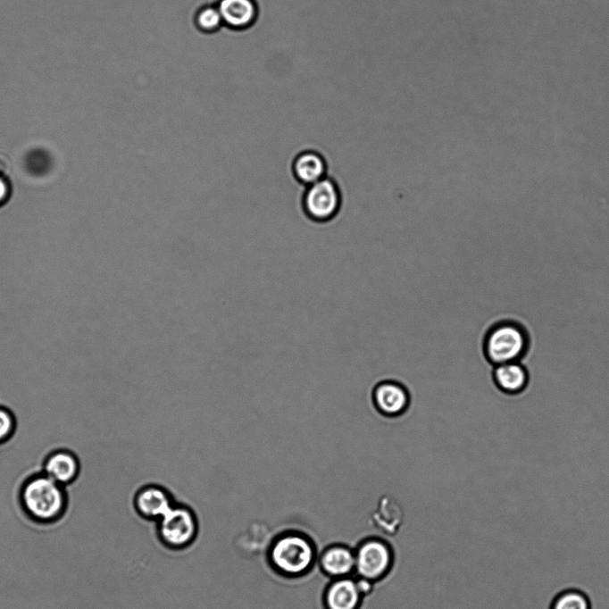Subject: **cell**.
Wrapping results in <instances>:
<instances>
[{"label": "cell", "instance_id": "obj_1", "mask_svg": "<svg viewBox=\"0 0 609 609\" xmlns=\"http://www.w3.org/2000/svg\"><path fill=\"white\" fill-rule=\"evenodd\" d=\"M317 546L307 533L287 530L278 533L266 550L269 567L286 579H299L309 574L317 563Z\"/></svg>", "mask_w": 609, "mask_h": 609}, {"label": "cell", "instance_id": "obj_2", "mask_svg": "<svg viewBox=\"0 0 609 609\" xmlns=\"http://www.w3.org/2000/svg\"><path fill=\"white\" fill-rule=\"evenodd\" d=\"M21 502L31 519L38 522H50L63 513L66 494L63 486L41 472L23 484Z\"/></svg>", "mask_w": 609, "mask_h": 609}, {"label": "cell", "instance_id": "obj_3", "mask_svg": "<svg viewBox=\"0 0 609 609\" xmlns=\"http://www.w3.org/2000/svg\"><path fill=\"white\" fill-rule=\"evenodd\" d=\"M529 347V337L524 327L515 321L496 322L487 331L483 353L494 366L520 361Z\"/></svg>", "mask_w": 609, "mask_h": 609}, {"label": "cell", "instance_id": "obj_4", "mask_svg": "<svg viewBox=\"0 0 609 609\" xmlns=\"http://www.w3.org/2000/svg\"><path fill=\"white\" fill-rule=\"evenodd\" d=\"M155 523L157 538L169 550L180 551L189 547L199 532L195 511L182 503L176 502Z\"/></svg>", "mask_w": 609, "mask_h": 609}, {"label": "cell", "instance_id": "obj_5", "mask_svg": "<svg viewBox=\"0 0 609 609\" xmlns=\"http://www.w3.org/2000/svg\"><path fill=\"white\" fill-rule=\"evenodd\" d=\"M355 548V575L378 583L392 571L396 555L391 543L379 536L360 539Z\"/></svg>", "mask_w": 609, "mask_h": 609}, {"label": "cell", "instance_id": "obj_6", "mask_svg": "<svg viewBox=\"0 0 609 609\" xmlns=\"http://www.w3.org/2000/svg\"><path fill=\"white\" fill-rule=\"evenodd\" d=\"M302 206L306 216L317 222L333 219L341 206V192L334 179L328 176L305 187Z\"/></svg>", "mask_w": 609, "mask_h": 609}, {"label": "cell", "instance_id": "obj_7", "mask_svg": "<svg viewBox=\"0 0 609 609\" xmlns=\"http://www.w3.org/2000/svg\"><path fill=\"white\" fill-rule=\"evenodd\" d=\"M172 493L158 483H146L137 488L132 496V509L145 521H157L174 505Z\"/></svg>", "mask_w": 609, "mask_h": 609}, {"label": "cell", "instance_id": "obj_8", "mask_svg": "<svg viewBox=\"0 0 609 609\" xmlns=\"http://www.w3.org/2000/svg\"><path fill=\"white\" fill-rule=\"evenodd\" d=\"M371 401L377 412L388 418L405 414L411 404L408 388L399 381L385 380L372 388Z\"/></svg>", "mask_w": 609, "mask_h": 609}, {"label": "cell", "instance_id": "obj_9", "mask_svg": "<svg viewBox=\"0 0 609 609\" xmlns=\"http://www.w3.org/2000/svg\"><path fill=\"white\" fill-rule=\"evenodd\" d=\"M316 565L330 580L354 576L355 548L340 542L329 544L318 553Z\"/></svg>", "mask_w": 609, "mask_h": 609}, {"label": "cell", "instance_id": "obj_10", "mask_svg": "<svg viewBox=\"0 0 609 609\" xmlns=\"http://www.w3.org/2000/svg\"><path fill=\"white\" fill-rule=\"evenodd\" d=\"M364 596L354 576L333 579L321 595L323 609H361Z\"/></svg>", "mask_w": 609, "mask_h": 609}, {"label": "cell", "instance_id": "obj_11", "mask_svg": "<svg viewBox=\"0 0 609 609\" xmlns=\"http://www.w3.org/2000/svg\"><path fill=\"white\" fill-rule=\"evenodd\" d=\"M405 521L400 503L389 495L381 496L369 515V523L388 537L396 536Z\"/></svg>", "mask_w": 609, "mask_h": 609}, {"label": "cell", "instance_id": "obj_12", "mask_svg": "<svg viewBox=\"0 0 609 609\" xmlns=\"http://www.w3.org/2000/svg\"><path fill=\"white\" fill-rule=\"evenodd\" d=\"M291 170L295 179L306 187L326 177L328 167L319 152L307 149L294 157Z\"/></svg>", "mask_w": 609, "mask_h": 609}, {"label": "cell", "instance_id": "obj_13", "mask_svg": "<svg viewBox=\"0 0 609 609\" xmlns=\"http://www.w3.org/2000/svg\"><path fill=\"white\" fill-rule=\"evenodd\" d=\"M79 470L76 455L65 449L52 452L43 464V473L62 486L71 483Z\"/></svg>", "mask_w": 609, "mask_h": 609}, {"label": "cell", "instance_id": "obj_14", "mask_svg": "<svg viewBox=\"0 0 609 609\" xmlns=\"http://www.w3.org/2000/svg\"><path fill=\"white\" fill-rule=\"evenodd\" d=\"M217 8L222 23L236 29L249 27L257 15L254 0H220Z\"/></svg>", "mask_w": 609, "mask_h": 609}, {"label": "cell", "instance_id": "obj_15", "mask_svg": "<svg viewBox=\"0 0 609 609\" xmlns=\"http://www.w3.org/2000/svg\"><path fill=\"white\" fill-rule=\"evenodd\" d=\"M492 377L496 387L508 395L522 392L529 381L528 371L519 361L496 365Z\"/></svg>", "mask_w": 609, "mask_h": 609}, {"label": "cell", "instance_id": "obj_16", "mask_svg": "<svg viewBox=\"0 0 609 609\" xmlns=\"http://www.w3.org/2000/svg\"><path fill=\"white\" fill-rule=\"evenodd\" d=\"M549 609H592L588 596L579 588H565L552 599Z\"/></svg>", "mask_w": 609, "mask_h": 609}, {"label": "cell", "instance_id": "obj_17", "mask_svg": "<svg viewBox=\"0 0 609 609\" xmlns=\"http://www.w3.org/2000/svg\"><path fill=\"white\" fill-rule=\"evenodd\" d=\"M197 27L204 32L215 31L222 24L217 6H204L196 14Z\"/></svg>", "mask_w": 609, "mask_h": 609}, {"label": "cell", "instance_id": "obj_18", "mask_svg": "<svg viewBox=\"0 0 609 609\" xmlns=\"http://www.w3.org/2000/svg\"><path fill=\"white\" fill-rule=\"evenodd\" d=\"M15 429V420L12 413L0 406V442L9 438Z\"/></svg>", "mask_w": 609, "mask_h": 609}, {"label": "cell", "instance_id": "obj_19", "mask_svg": "<svg viewBox=\"0 0 609 609\" xmlns=\"http://www.w3.org/2000/svg\"><path fill=\"white\" fill-rule=\"evenodd\" d=\"M10 196V185L6 179L0 175V205L4 204Z\"/></svg>", "mask_w": 609, "mask_h": 609}]
</instances>
